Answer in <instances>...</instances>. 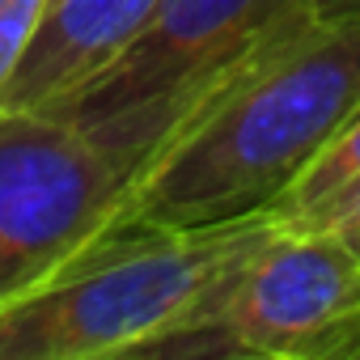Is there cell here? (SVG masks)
<instances>
[{"label": "cell", "mask_w": 360, "mask_h": 360, "mask_svg": "<svg viewBox=\"0 0 360 360\" xmlns=\"http://www.w3.org/2000/svg\"><path fill=\"white\" fill-rule=\"evenodd\" d=\"M153 356L360 360V255L330 225H271L217 305Z\"/></svg>", "instance_id": "277c9868"}, {"label": "cell", "mask_w": 360, "mask_h": 360, "mask_svg": "<svg viewBox=\"0 0 360 360\" xmlns=\"http://www.w3.org/2000/svg\"><path fill=\"white\" fill-rule=\"evenodd\" d=\"M352 195H360V110L326 144V153L267 208V217L276 225H330Z\"/></svg>", "instance_id": "52a82bcc"}, {"label": "cell", "mask_w": 360, "mask_h": 360, "mask_svg": "<svg viewBox=\"0 0 360 360\" xmlns=\"http://www.w3.org/2000/svg\"><path fill=\"white\" fill-rule=\"evenodd\" d=\"M131 169L51 110H0V305L51 280L123 217Z\"/></svg>", "instance_id": "5b68a950"}, {"label": "cell", "mask_w": 360, "mask_h": 360, "mask_svg": "<svg viewBox=\"0 0 360 360\" xmlns=\"http://www.w3.org/2000/svg\"><path fill=\"white\" fill-rule=\"evenodd\" d=\"M318 18H339V13H360V0H314Z\"/></svg>", "instance_id": "30bf717a"}, {"label": "cell", "mask_w": 360, "mask_h": 360, "mask_svg": "<svg viewBox=\"0 0 360 360\" xmlns=\"http://www.w3.org/2000/svg\"><path fill=\"white\" fill-rule=\"evenodd\" d=\"M360 110V13L309 18L250 60L127 183L119 225L267 212Z\"/></svg>", "instance_id": "6da1fadb"}, {"label": "cell", "mask_w": 360, "mask_h": 360, "mask_svg": "<svg viewBox=\"0 0 360 360\" xmlns=\"http://www.w3.org/2000/svg\"><path fill=\"white\" fill-rule=\"evenodd\" d=\"M309 18H318L314 0H157L127 51L47 110L136 174L250 60Z\"/></svg>", "instance_id": "3957f363"}, {"label": "cell", "mask_w": 360, "mask_h": 360, "mask_svg": "<svg viewBox=\"0 0 360 360\" xmlns=\"http://www.w3.org/2000/svg\"><path fill=\"white\" fill-rule=\"evenodd\" d=\"M39 18H43V0H0V89L9 85L18 60L26 56Z\"/></svg>", "instance_id": "ba28073f"}, {"label": "cell", "mask_w": 360, "mask_h": 360, "mask_svg": "<svg viewBox=\"0 0 360 360\" xmlns=\"http://www.w3.org/2000/svg\"><path fill=\"white\" fill-rule=\"evenodd\" d=\"M157 0H43V18L9 85L0 110H47L106 64L148 26Z\"/></svg>", "instance_id": "8992f818"}, {"label": "cell", "mask_w": 360, "mask_h": 360, "mask_svg": "<svg viewBox=\"0 0 360 360\" xmlns=\"http://www.w3.org/2000/svg\"><path fill=\"white\" fill-rule=\"evenodd\" d=\"M330 229H339V233L347 238V246L360 255V195H352V200L343 204V212L330 221Z\"/></svg>", "instance_id": "9c48e42d"}, {"label": "cell", "mask_w": 360, "mask_h": 360, "mask_svg": "<svg viewBox=\"0 0 360 360\" xmlns=\"http://www.w3.org/2000/svg\"><path fill=\"white\" fill-rule=\"evenodd\" d=\"M271 225L267 212L200 229L115 225L51 280L0 305V360L153 356L217 305Z\"/></svg>", "instance_id": "7a4b0ae2"}]
</instances>
